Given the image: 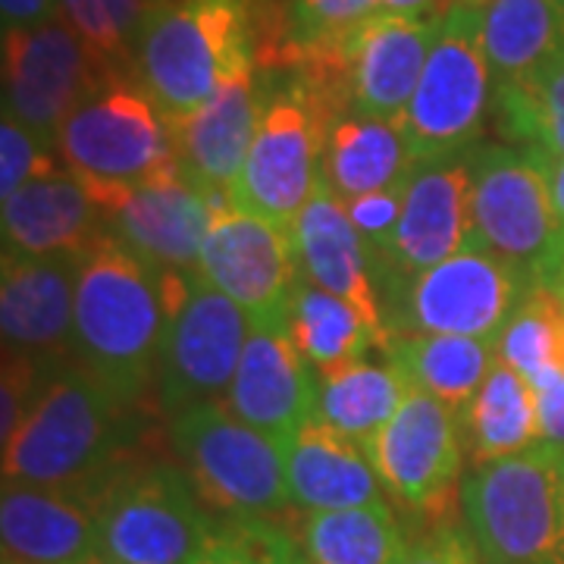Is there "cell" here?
<instances>
[{"mask_svg": "<svg viewBox=\"0 0 564 564\" xmlns=\"http://www.w3.org/2000/svg\"><path fill=\"white\" fill-rule=\"evenodd\" d=\"M166 333V273L113 232L79 267L73 355L126 408L154 386Z\"/></svg>", "mask_w": 564, "mask_h": 564, "instance_id": "cell-1", "label": "cell"}, {"mask_svg": "<svg viewBox=\"0 0 564 564\" xmlns=\"http://www.w3.org/2000/svg\"><path fill=\"white\" fill-rule=\"evenodd\" d=\"M129 408L85 367L57 370L17 436L3 445V484L76 492L95 505L120 470Z\"/></svg>", "mask_w": 564, "mask_h": 564, "instance_id": "cell-2", "label": "cell"}, {"mask_svg": "<svg viewBox=\"0 0 564 564\" xmlns=\"http://www.w3.org/2000/svg\"><path fill=\"white\" fill-rule=\"evenodd\" d=\"M254 63L251 0H163L141 32L132 79L166 120L192 117Z\"/></svg>", "mask_w": 564, "mask_h": 564, "instance_id": "cell-3", "label": "cell"}, {"mask_svg": "<svg viewBox=\"0 0 564 564\" xmlns=\"http://www.w3.org/2000/svg\"><path fill=\"white\" fill-rule=\"evenodd\" d=\"M69 176L113 214L126 195L176 163L173 126L132 76H107L66 117L54 141Z\"/></svg>", "mask_w": 564, "mask_h": 564, "instance_id": "cell-4", "label": "cell"}, {"mask_svg": "<svg viewBox=\"0 0 564 564\" xmlns=\"http://www.w3.org/2000/svg\"><path fill=\"white\" fill-rule=\"evenodd\" d=\"M458 499L484 564H564V448L474 464Z\"/></svg>", "mask_w": 564, "mask_h": 564, "instance_id": "cell-5", "label": "cell"}, {"mask_svg": "<svg viewBox=\"0 0 564 564\" xmlns=\"http://www.w3.org/2000/svg\"><path fill=\"white\" fill-rule=\"evenodd\" d=\"M267 91L248 161L232 185V204L295 232L323 180L329 126L343 113L299 73Z\"/></svg>", "mask_w": 564, "mask_h": 564, "instance_id": "cell-6", "label": "cell"}, {"mask_svg": "<svg viewBox=\"0 0 564 564\" xmlns=\"http://www.w3.org/2000/svg\"><path fill=\"white\" fill-rule=\"evenodd\" d=\"M101 558L110 564H188L217 521L176 464L120 467L95 499Z\"/></svg>", "mask_w": 564, "mask_h": 564, "instance_id": "cell-7", "label": "cell"}, {"mask_svg": "<svg viewBox=\"0 0 564 564\" xmlns=\"http://www.w3.org/2000/svg\"><path fill=\"white\" fill-rule=\"evenodd\" d=\"M170 440L198 496L220 518H282L292 499L280 443L242 423L223 402L185 408Z\"/></svg>", "mask_w": 564, "mask_h": 564, "instance_id": "cell-8", "label": "cell"}, {"mask_svg": "<svg viewBox=\"0 0 564 564\" xmlns=\"http://www.w3.org/2000/svg\"><path fill=\"white\" fill-rule=\"evenodd\" d=\"M492 101L496 76L484 51V7L452 0L402 117L417 161L480 144Z\"/></svg>", "mask_w": 564, "mask_h": 564, "instance_id": "cell-9", "label": "cell"}, {"mask_svg": "<svg viewBox=\"0 0 564 564\" xmlns=\"http://www.w3.org/2000/svg\"><path fill=\"white\" fill-rule=\"evenodd\" d=\"M251 317L202 273H166V333L158 364V402L170 417L223 402L242 361Z\"/></svg>", "mask_w": 564, "mask_h": 564, "instance_id": "cell-10", "label": "cell"}, {"mask_svg": "<svg viewBox=\"0 0 564 564\" xmlns=\"http://www.w3.org/2000/svg\"><path fill=\"white\" fill-rule=\"evenodd\" d=\"M562 245L543 151L514 144L470 148V242L527 270L540 282Z\"/></svg>", "mask_w": 564, "mask_h": 564, "instance_id": "cell-11", "label": "cell"}, {"mask_svg": "<svg viewBox=\"0 0 564 564\" xmlns=\"http://www.w3.org/2000/svg\"><path fill=\"white\" fill-rule=\"evenodd\" d=\"M540 282L489 251L464 248L455 258L389 295L386 321L408 333L467 336L499 345V336Z\"/></svg>", "mask_w": 564, "mask_h": 564, "instance_id": "cell-12", "label": "cell"}, {"mask_svg": "<svg viewBox=\"0 0 564 564\" xmlns=\"http://www.w3.org/2000/svg\"><path fill=\"white\" fill-rule=\"evenodd\" d=\"M464 448L462 414L411 386L395 417L367 445V455L392 502L436 524L462 492Z\"/></svg>", "mask_w": 564, "mask_h": 564, "instance_id": "cell-13", "label": "cell"}, {"mask_svg": "<svg viewBox=\"0 0 564 564\" xmlns=\"http://www.w3.org/2000/svg\"><path fill=\"white\" fill-rule=\"evenodd\" d=\"M107 76L63 17L3 32V113L54 148L66 117Z\"/></svg>", "mask_w": 564, "mask_h": 564, "instance_id": "cell-14", "label": "cell"}, {"mask_svg": "<svg viewBox=\"0 0 564 564\" xmlns=\"http://www.w3.org/2000/svg\"><path fill=\"white\" fill-rule=\"evenodd\" d=\"M198 273L242 307L251 323L285 326L302 285L295 232L229 204L214 214Z\"/></svg>", "mask_w": 564, "mask_h": 564, "instance_id": "cell-15", "label": "cell"}, {"mask_svg": "<svg viewBox=\"0 0 564 564\" xmlns=\"http://www.w3.org/2000/svg\"><path fill=\"white\" fill-rule=\"evenodd\" d=\"M470 242V148L455 154L421 158L404 185V207L392 248L373 267L383 295L455 258Z\"/></svg>", "mask_w": 564, "mask_h": 564, "instance_id": "cell-16", "label": "cell"}, {"mask_svg": "<svg viewBox=\"0 0 564 564\" xmlns=\"http://www.w3.org/2000/svg\"><path fill=\"white\" fill-rule=\"evenodd\" d=\"M85 254L29 258L3 251L0 276V329L3 351H17L47 367H63L73 355L76 285Z\"/></svg>", "mask_w": 564, "mask_h": 564, "instance_id": "cell-17", "label": "cell"}, {"mask_svg": "<svg viewBox=\"0 0 564 564\" xmlns=\"http://www.w3.org/2000/svg\"><path fill=\"white\" fill-rule=\"evenodd\" d=\"M321 377L307 367L285 326L251 323L242 361L223 404L282 448L317 421Z\"/></svg>", "mask_w": 564, "mask_h": 564, "instance_id": "cell-18", "label": "cell"}, {"mask_svg": "<svg viewBox=\"0 0 564 564\" xmlns=\"http://www.w3.org/2000/svg\"><path fill=\"white\" fill-rule=\"evenodd\" d=\"M113 236L163 273H198L202 248L214 220L210 195L180 163L135 185L126 202L107 214Z\"/></svg>", "mask_w": 564, "mask_h": 564, "instance_id": "cell-19", "label": "cell"}, {"mask_svg": "<svg viewBox=\"0 0 564 564\" xmlns=\"http://www.w3.org/2000/svg\"><path fill=\"white\" fill-rule=\"evenodd\" d=\"M254 73L258 66L232 73L202 110L170 122L176 163L210 195L214 214L232 204V185L258 132L263 98Z\"/></svg>", "mask_w": 564, "mask_h": 564, "instance_id": "cell-20", "label": "cell"}, {"mask_svg": "<svg viewBox=\"0 0 564 564\" xmlns=\"http://www.w3.org/2000/svg\"><path fill=\"white\" fill-rule=\"evenodd\" d=\"M440 20L377 13L345 41L348 113L402 120L421 85Z\"/></svg>", "mask_w": 564, "mask_h": 564, "instance_id": "cell-21", "label": "cell"}, {"mask_svg": "<svg viewBox=\"0 0 564 564\" xmlns=\"http://www.w3.org/2000/svg\"><path fill=\"white\" fill-rule=\"evenodd\" d=\"M3 555L29 564H95L101 558L98 511L63 489L3 484Z\"/></svg>", "mask_w": 564, "mask_h": 564, "instance_id": "cell-22", "label": "cell"}, {"mask_svg": "<svg viewBox=\"0 0 564 564\" xmlns=\"http://www.w3.org/2000/svg\"><path fill=\"white\" fill-rule=\"evenodd\" d=\"M101 204L69 173H51L3 198V251L29 258L88 254L104 236Z\"/></svg>", "mask_w": 564, "mask_h": 564, "instance_id": "cell-23", "label": "cell"}, {"mask_svg": "<svg viewBox=\"0 0 564 564\" xmlns=\"http://www.w3.org/2000/svg\"><path fill=\"white\" fill-rule=\"evenodd\" d=\"M295 245L307 280L321 285L323 292H333L351 302L377 329L389 333L367 245L326 176L295 223Z\"/></svg>", "mask_w": 564, "mask_h": 564, "instance_id": "cell-24", "label": "cell"}, {"mask_svg": "<svg viewBox=\"0 0 564 564\" xmlns=\"http://www.w3.org/2000/svg\"><path fill=\"white\" fill-rule=\"evenodd\" d=\"M282 452L289 499L304 514L383 502V484L367 448L333 426L311 421Z\"/></svg>", "mask_w": 564, "mask_h": 564, "instance_id": "cell-25", "label": "cell"}, {"mask_svg": "<svg viewBox=\"0 0 564 564\" xmlns=\"http://www.w3.org/2000/svg\"><path fill=\"white\" fill-rule=\"evenodd\" d=\"M414 163L417 154L402 120L343 113L329 126L323 176L345 204L404 185Z\"/></svg>", "mask_w": 564, "mask_h": 564, "instance_id": "cell-26", "label": "cell"}, {"mask_svg": "<svg viewBox=\"0 0 564 564\" xmlns=\"http://www.w3.org/2000/svg\"><path fill=\"white\" fill-rule=\"evenodd\" d=\"M285 329L299 355L321 380L364 361L370 348H380L386 355L392 343V336L377 329L355 304L333 292H323L314 282L299 285Z\"/></svg>", "mask_w": 564, "mask_h": 564, "instance_id": "cell-27", "label": "cell"}, {"mask_svg": "<svg viewBox=\"0 0 564 564\" xmlns=\"http://www.w3.org/2000/svg\"><path fill=\"white\" fill-rule=\"evenodd\" d=\"M484 51L496 85H524L564 51V0H489Z\"/></svg>", "mask_w": 564, "mask_h": 564, "instance_id": "cell-28", "label": "cell"}, {"mask_svg": "<svg viewBox=\"0 0 564 564\" xmlns=\"http://www.w3.org/2000/svg\"><path fill=\"white\" fill-rule=\"evenodd\" d=\"M389 364L404 377V383L430 392L452 411L464 414L474 402L477 389L499 361L496 343L467 339V336H433V333H408L392 336L386 348Z\"/></svg>", "mask_w": 564, "mask_h": 564, "instance_id": "cell-29", "label": "cell"}, {"mask_svg": "<svg viewBox=\"0 0 564 564\" xmlns=\"http://www.w3.org/2000/svg\"><path fill=\"white\" fill-rule=\"evenodd\" d=\"M462 426L474 464L521 455L540 443L536 389L514 367L496 361L462 414Z\"/></svg>", "mask_w": 564, "mask_h": 564, "instance_id": "cell-30", "label": "cell"}, {"mask_svg": "<svg viewBox=\"0 0 564 564\" xmlns=\"http://www.w3.org/2000/svg\"><path fill=\"white\" fill-rule=\"evenodd\" d=\"M299 545L307 564H402L411 549L386 502L304 514Z\"/></svg>", "mask_w": 564, "mask_h": 564, "instance_id": "cell-31", "label": "cell"}, {"mask_svg": "<svg viewBox=\"0 0 564 564\" xmlns=\"http://www.w3.org/2000/svg\"><path fill=\"white\" fill-rule=\"evenodd\" d=\"M411 386L392 364L358 361L321 380L317 421L333 426L358 445L377 440V433L395 417Z\"/></svg>", "mask_w": 564, "mask_h": 564, "instance_id": "cell-32", "label": "cell"}, {"mask_svg": "<svg viewBox=\"0 0 564 564\" xmlns=\"http://www.w3.org/2000/svg\"><path fill=\"white\" fill-rule=\"evenodd\" d=\"M377 13L380 0H289L282 7L276 54L263 73H285L343 57L345 41Z\"/></svg>", "mask_w": 564, "mask_h": 564, "instance_id": "cell-33", "label": "cell"}, {"mask_svg": "<svg viewBox=\"0 0 564 564\" xmlns=\"http://www.w3.org/2000/svg\"><path fill=\"white\" fill-rule=\"evenodd\" d=\"M496 126L508 144L564 158V51L524 85H496Z\"/></svg>", "mask_w": 564, "mask_h": 564, "instance_id": "cell-34", "label": "cell"}, {"mask_svg": "<svg viewBox=\"0 0 564 564\" xmlns=\"http://www.w3.org/2000/svg\"><path fill=\"white\" fill-rule=\"evenodd\" d=\"M163 0H57L61 17L107 73L132 76L141 32Z\"/></svg>", "mask_w": 564, "mask_h": 564, "instance_id": "cell-35", "label": "cell"}, {"mask_svg": "<svg viewBox=\"0 0 564 564\" xmlns=\"http://www.w3.org/2000/svg\"><path fill=\"white\" fill-rule=\"evenodd\" d=\"M564 317V302L549 289L536 285L518 314L499 336V361L514 367L533 389H543L558 377L555 370V348H558V326Z\"/></svg>", "mask_w": 564, "mask_h": 564, "instance_id": "cell-36", "label": "cell"}, {"mask_svg": "<svg viewBox=\"0 0 564 564\" xmlns=\"http://www.w3.org/2000/svg\"><path fill=\"white\" fill-rule=\"evenodd\" d=\"M302 545L258 518H220L214 536L188 564H302Z\"/></svg>", "mask_w": 564, "mask_h": 564, "instance_id": "cell-37", "label": "cell"}, {"mask_svg": "<svg viewBox=\"0 0 564 564\" xmlns=\"http://www.w3.org/2000/svg\"><path fill=\"white\" fill-rule=\"evenodd\" d=\"M57 173L51 148L39 141L20 120L7 117L0 122V198H10L25 182Z\"/></svg>", "mask_w": 564, "mask_h": 564, "instance_id": "cell-38", "label": "cell"}, {"mask_svg": "<svg viewBox=\"0 0 564 564\" xmlns=\"http://www.w3.org/2000/svg\"><path fill=\"white\" fill-rule=\"evenodd\" d=\"M404 185L383 188V192H373V195H364V198H355V202L345 204L348 217H351L355 229H358V236L367 245V254H370L373 267L383 261L386 251L392 248L395 229H399V220H402Z\"/></svg>", "mask_w": 564, "mask_h": 564, "instance_id": "cell-39", "label": "cell"}, {"mask_svg": "<svg viewBox=\"0 0 564 564\" xmlns=\"http://www.w3.org/2000/svg\"><path fill=\"white\" fill-rule=\"evenodd\" d=\"M41 386V367L32 358L25 355H17V351H3V386H0V440L3 445L10 443L17 436L32 404L39 399Z\"/></svg>", "mask_w": 564, "mask_h": 564, "instance_id": "cell-40", "label": "cell"}, {"mask_svg": "<svg viewBox=\"0 0 564 564\" xmlns=\"http://www.w3.org/2000/svg\"><path fill=\"white\" fill-rule=\"evenodd\" d=\"M402 564H484L480 552L470 540L467 527L452 524L448 518L423 530L411 543Z\"/></svg>", "mask_w": 564, "mask_h": 564, "instance_id": "cell-41", "label": "cell"}, {"mask_svg": "<svg viewBox=\"0 0 564 564\" xmlns=\"http://www.w3.org/2000/svg\"><path fill=\"white\" fill-rule=\"evenodd\" d=\"M536 414H540V443L564 448V377L536 389Z\"/></svg>", "mask_w": 564, "mask_h": 564, "instance_id": "cell-42", "label": "cell"}, {"mask_svg": "<svg viewBox=\"0 0 564 564\" xmlns=\"http://www.w3.org/2000/svg\"><path fill=\"white\" fill-rule=\"evenodd\" d=\"M0 13H3V32L7 29H29L41 22L61 17L57 0H0Z\"/></svg>", "mask_w": 564, "mask_h": 564, "instance_id": "cell-43", "label": "cell"}, {"mask_svg": "<svg viewBox=\"0 0 564 564\" xmlns=\"http://www.w3.org/2000/svg\"><path fill=\"white\" fill-rule=\"evenodd\" d=\"M452 0H380V13L389 17H417V20H440Z\"/></svg>", "mask_w": 564, "mask_h": 564, "instance_id": "cell-44", "label": "cell"}, {"mask_svg": "<svg viewBox=\"0 0 564 564\" xmlns=\"http://www.w3.org/2000/svg\"><path fill=\"white\" fill-rule=\"evenodd\" d=\"M545 176H549V188H552V204H555V217L562 226L564 236V158H545Z\"/></svg>", "mask_w": 564, "mask_h": 564, "instance_id": "cell-45", "label": "cell"}, {"mask_svg": "<svg viewBox=\"0 0 564 564\" xmlns=\"http://www.w3.org/2000/svg\"><path fill=\"white\" fill-rule=\"evenodd\" d=\"M540 285L549 289L552 295H558L564 302V236H562V245L555 248V254L549 258L543 270H540Z\"/></svg>", "mask_w": 564, "mask_h": 564, "instance_id": "cell-46", "label": "cell"}, {"mask_svg": "<svg viewBox=\"0 0 564 564\" xmlns=\"http://www.w3.org/2000/svg\"><path fill=\"white\" fill-rule=\"evenodd\" d=\"M3 564H29V562H20V558H10V555H3Z\"/></svg>", "mask_w": 564, "mask_h": 564, "instance_id": "cell-47", "label": "cell"}, {"mask_svg": "<svg viewBox=\"0 0 564 564\" xmlns=\"http://www.w3.org/2000/svg\"><path fill=\"white\" fill-rule=\"evenodd\" d=\"M467 3H477V7H486L489 0H467Z\"/></svg>", "mask_w": 564, "mask_h": 564, "instance_id": "cell-48", "label": "cell"}, {"mask_svg": "<svg viewBox=\"0 0 564 564\" xmlns=\"http://www.w3.org/2000/svg\"><path fill=\"white\" fill-rule=\"evenodd\" d=\"M95 564H110V562H104V558H98V562H95Z\"/></svg>", "mask_w": 564, "mask_h": 564, "instance_id": "cell-49", "label": "cell"}, {"mask_svg": "<svg viewBox=\"0 0 564 564\" xmlns=\"http://www.w3.org/2000/svg\"><path fill=\"white\" fill-rule=\"evenodd\" d=\"M302 564H307V558H304V562H302Z\"/></svg>", "mask_w": 564, "mask_h": 564, "instance_id": "cell-50", "label": "cell"}]
</instances>
